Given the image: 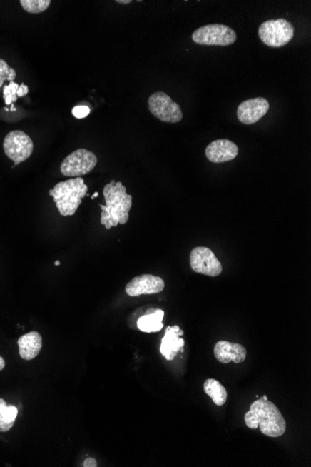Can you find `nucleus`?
I'll use <instances>...</instances> for the list:
<instances>
[{
	"label": "nucleus",
	"mask_w": 311,
	"mask_h": 467,
	"mask_svg": "<svg viewBox=\"0 0 311 467\" xmlns=\"http://www.w3.org/2000/svg\"><path fill=\"white\" fill-rule=\"evenodd\" d=\"M126 187L123 182H109L103 188V197L106 206L100 204L101 224L105 226L106 230L117 227L118 224H126L129 221V212L133 206L132 195L127 194Z\"/></svg>",
	"instance_id": "1"
},
{
	"label": "nucleus",
	"mask_w": 311,
	"mask_h": 467,
	"mask_svg": "<svg viewBox=\"0 0 311 467\" xmlns=\"http://www.w3.org/2000/svg\"><path fill=\"white\" fill-rule=\"evenodd\" d=\"M246 426L250 429H260L264 435L270 438H279L286 432V421L282 412L274 403L259 398L251 405L246 412Z\"/></svg>",
	"instance_id": "2"
},
{
	"label": "nucleus",
	"mask_w": 311,
	"mask_h": 467,
	"mask_svg": "<svg viewBox=\"0 0 311 467\" xmlns=\"http://www.w3.org/2000/svg\"><path fill=\"white\" fill-rule=\"evenodd\" d=\"M88 186L82 178H74L58 183L49 194L53 197L61 215H75L81 204L82 198L86 196Z\"/></svg>",
	"instance_id": "3"
},
{
	"label": "nucleus",
	"mask_w": 311,
	"mask_h": 467,
	"mask_svg": "<svg viewBox=\"0 0 311 467\" xmlns=\"http://www.w3.org/2000/svg\"><path fill=\"white\" fill-rule=\"evenodd\" d=\"M259 38L270 48H280L288 44L295 36L294 26L288 20H268L259 26Z\"/></svg>",
	"instance_id": "4"
},
{
	"label": "nucleus",
	"mask_w": 311,
	"mask_h": 467,
	"mask_svg": "<svg viewBox=\"0 0 311 467\" xmlns=\"http://www.w3.org/2000/svg\"><path fill=\"white\" fill-rule=\"evenodd\" d=\"M195 44L207 46H230L237 41V34L225 24H207L192 34Z\"/></svg>",
	"instance_id": "5"
},
{
	"label": "nucleus",
	"mask_w": 311,
	"mask_h": 467,
	"mask_svg": "<svg viewBox=\"0 0 311 467\" xmlns=\"http://www.w3.org/2000/svg\"><path fill=\"white\" fill-rule=\"evenodd\" d=\"M97 163L98 160L93 152L79 149L65 158L61 164L60 171L62 175L69 178H81L91 173L97 166Z\"/></svg>",
	"instance_id": "6"
},
{
	"label": "nucleus",
	"mask_w": 311,
	"mask_h": 467,
	"mask_svg": "<svg viewBox=\"0 0 311 467\" xmlns=\"http://www.w3.org/2000/svg\"><path fill=\"white\" fill-rule=\"evenodd\" d=\"M148 109L163 123L178 124L183 119L182 109L178 104L163 91H157L149 96Z\"/></svg>",
	"instance_id": "7"
},
{
	"label": "nucleus",
	"mask_w": 311,
	"mask_h": 467,
	"mask_svg": "<svg viewBox=\"0 0 311 467\" xmlns=\"http://www.w3.org/2000/svg\"><path fill=\"white\" fill-rule=\"evenodd\" d=\"M5 154L14 161V166L26 161L32 155L34 144L29 134L23 131H12L3 142Z\"/></svg>",
	"instance_id": "8"
},
{
	"label": "nucleus",
	"mask_w": 311,
	"mask_h": 467,
	"mask_svg": "<svg viewBox=\"0 0 311 467\" xmlns=\"http://www.w3.org/2000/svg\"><path fill=\"white\" fill-rule=\"evenodd\" d=\"M190 266L195 273L216 277L223 271L221 262L208 247H195L190 253Z\"/></svg>",
	"instance_id": "9"
},
{
	"label": "nucleus",
	"mask_w": 311,
	"mask_h": 467,
	"mask_svg": "<svg viewBox=\"0 0 311 467\" xmlns=\"http://www.w3.org/2000/svg\"><path fill=\"white\" fill-rule=\"evenodd\" d=\"M165 288V283L160 277L151 274H142L134 277L127 283L125 291L130 297H138L141 295L157 294Z\"/></svg>",
	"instance_id": "10"
},
{
	"label": "nucleus",
	"mask_w": 311,
	"mask_h": 467,
	"mask_svg": "<svg viewBox=\"0 0 311 467\" xmlns=\"http://www.w3.org/2000/svg\"><path fill=\"white\" fill-rule=\"evenodd\" d=\"M270 111V103L263 97L243 101L238 108L237 115L240 123L251 125L258 123Z\"/></svg>",
	"instance_id": "11"
},
{
	"label": "nucleus",
	"mask_w": 311,
	"mask_h": 467,
	"mask_svg": "<svg viewBox=\"0 0 311 467\" xmlns=\"http://www.w3.org/2000/svg\"><path fill=\"white\" fill-rule=\"evenodd\" d=\"M205 154L212 163L222 164L234 160L239 154V148L228 139H218L207 146Z\"/></svg>",
	"instance_id": "12"
},
{
	"label": "nucleus",
	"mask_w": 311,
	"mask_h": 467,
	"mask_svg": "<svg viewBox=\"0 0 311 467\" xmlns=\"http://www.w3.org/2000/svg\"><path fill=\"white\" fill-rule=\"evenodd\" d=\"M215 356L223 364H228L230 362L240 364L246 359L247 351L242 344L220 341L215 344Z\"/></svg>",
	"instance_id": "13"
},
{
	"label": "nucleus",
	"mask_w": 311,
	"mask_h": 467,
	"mask_svg": "<svg viewBox=\"0 0 311 467\" xmlns=\"http://www.w3.org/2000/svg\"><path fill=\"white\" fill-rule=\"evenodd\" d=\"M178 326H168L161 341L160 353L167 360H173L179 351H184L185 341L179 336Z\"/></svg>",
	"instance_id": "14"
},
{
	"label": "nucleus",
	"mask_w": 311,
	"mask_h": 467,
	"mask_svg": "<svg viewBox=\"0 0 311 467\" xmlns=\"http://www.w3.org/2000/svg\"><path fill=\"white\" fill-rule=\"evenodd\" d=\"M20 356L24 360L36 358L41 353L42 348L41 335L36 331L29 332L18 340Z\"/></svg>",
	"instance_id": "15"
},
{
	"label": "nucleus",
	"mask_w": 311,
	"mask_h": 467,
	"mask_svg": "<svg viewBox=\"0 0 311 467\" xmlns=\"http://www.w3.org/2000/svg\"><path fill=\"white\" fill-rule=\"evenodd\" d=\"M163 317L164 311L161 310L146 314V316L140 317L138 321H137V328L143 332H146V333L158 332L163 328Z\"/></svg>",
	"instance_id": "16"
},
{
	"label": "nucleus",
	"mask_w": 311,
	"mask_h": 467,
	"mask_svg": "<svg viewBox=\"0 0 311 467\" xmlns=\"http://www.w3.org/2000/svg\"><path fill=\"white\" fill-rule=\"evenodd\" d=\"M204 392L213 399L216 406H224L228 399V392L218 381L209 378L204 383Z\"/></svg>",
	"instance_id": "17"
},
{
	"label": "nucleus",
	"mask_w": 311,
	"mask_h": 467,
	"mask_svg": "<svg viewBox=\"0 0 311 467\" xmlns=\"http://www.w3.org/2000/svg\"><path fill=\"white\" fill-rule=\"evenodd\" d=\"M18 410L15 406H8L4 399L0 398V432H8L16 420Z\"/></svg>",
	"instance_id": "18"
},
{
	"label": "nucleus",
	"mask_w": 311,
	"mask_h": 467,
	"mask_svg": "<svg viewBox=\"0 0 311 467\" xmlns=\"http://www.w3.org/2000/svg\"><path fill=\"white\" fill-rule=\"evenodd\" d=\"M21 5L24 11L29 14H41L51 5V0H21Z\"/></svg>",
	"instance_id": "19"
},
{
	"label": "nucleus",
	"mask_w": 311,
	"mask_h": 467,
	"mask_svg": "<svg viewBox=\"0 0 311 467\" xmlns=\"http://www.w3.org/2000/svg\"><path fill=\"white\" fill-rule=\"evenodd\" d=\"M16 78V71L11 69L5 60L0 59V88L3 86L5 81H14Z\"/></svg>",
	"instance_id": "20"
},
{
	"label": "nucleus",
	"mask_w": 311,
	"mask_h": 467,
	"mask_svg": "<svg viewBox=\"0 0 311 467\" xmlns=\"http://www.w3.org/2000/svg\"><path fill=\"white\" fill-rule=\"evenodd\" d=\"M18 88H19V84L14 81H11L10 84L6 85L3 88V97H4L6 105L10 106L12 103L16 102Z\"/></svg>",
	"instance_id": "21"
},
{
	"label": "nucleus",
	"mask_w": 311,
	"mask_h": 467,
	"mask_svg": "<svg viewBox=\"0 0 311 467\" xmlns=\"http://www.w3.org/2000/svg\"><path fill=\"white\" fill-rule=\"evenodd\" d=\"M91 109L89 106H77L73 109L72 114L74 115L75 118L77 119H84L86 118L88 115L90 114Z\"/></svg>",
	"instance_id": "22"
},
{
	"label": "nucleus",
	"mask_w": 311,
	"mask_h": 467,
	"mask_svg": "<svg viewBox=\"0 0 311 467\" xmlns=\"http://www.w3.org/2000/svg\"><path fill=\"white\" fill-rule=\"evenodd\" d=\"M29 87H27L26 84H21L17 90V97L26 96V94H29Z\"/></svg>",
	"instance_id": "23"
},
{
	"label": "nucleus",
	"mask_w": 311,
	"mask_h": 467,
	"mask_svg": "<svg viewBox=\"0 0 311 467\" xmlns=\"http://www.w3.org/2000/svg\"><path fill=\"white\" fill-rule=\"evenodd\" d=\"M83 466L85 467H96L97 466V462L96 460L93 459V458H88V459L85 460V462L83 463Z\"/></svg>",
	"instance_id": "24"
},
{
	"label": "nucleus",
	"mask_w": 311,
	"mask_h": 467,
	"mask_svg": "<svg viewBox=\"0 0 311 467\" xmlns=\"http://www.w3.org/2000/svg\"><path fill=\"white\" fill-rule=\"evenodd\" d=\"M116 2L120 3V4H130L132 3V0H117Z\"/></svg>",
	"instance_id": "25"
},
{
	"label": "nucleus",
	"mask_w": 311,
	"mask_h": 467,
	"mask_svg": "<svg viewBox=\"0 0 311 467\" xmlns=\"http://www.w3.org/2000/svg\"><path fill=\"white\" fill-rule=\"evenodd\" d=\"M4 368H5V360L3 359L1 356H0V371H1L2 369Z\"/></svg>",
	"instance_id": "26"
},
{
	"label": "nucleus",
	"mask_w": 311,
	"mask_h": 467,
	"mask_svg": "<svg viewBox=\"0 0 311 467\" xmlns=\"http://www.w3.org/2000/svg\"><path fill=\"white\" fill-rule=\"evenodd\" d=\"M98 192H94L93 196H91V200L96 199V197H98Z\"/></svg>",
	"instance_id": "27"
},
{
	"label": "nucleus",
	"mask_w": 311,
	"mask_h": 467,
	"mask_svg": "<svg viewBox=\"0 0 311 467\" xmlns=\"http://www.w3.org/2000/svg\"><path fill=\"white\" fill-rule=\"evenodd\" d=\"M60 264H61V262L59 261H56V266H59Z\"/></svg>",
	"instance_id": "28"
},
{
	"label": "nucleus",
	"mask_w": 311,
	"mask_h": 467,
	"mask_svg": "<svg viewBox=\"0 0 311 467\" xmlns=\"http://www.w3.org/2000/svg\"><path fill=\"white\" fill-rule=\"evenodd\" d=\"M263 398L264 401H268V398H267V396H264L263 398Z\"/></svg>",
	"instance_id": "29"
}]
</instances>
